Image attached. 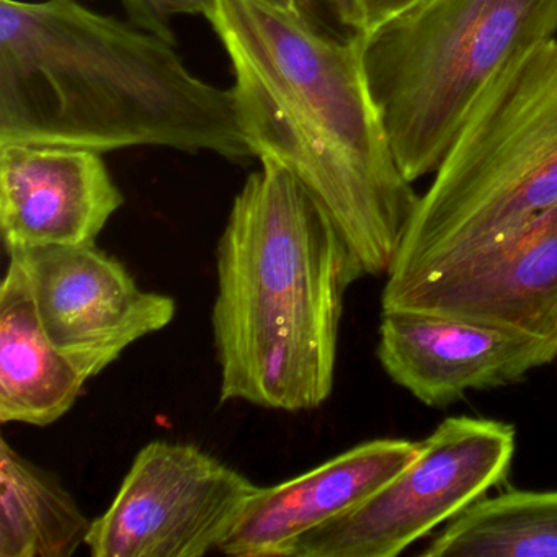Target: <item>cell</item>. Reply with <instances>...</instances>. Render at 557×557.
Returning a JSON list of instances; mask_svg holds the SVG:
<instances>
[{
    "mask_svg": "<svg viewBox=\"0 0 557 557\" xmlns=\"http://www.w3.org/2000/svg\"><path fill=\"white\" fill-rule=\"evenodd\" d=\"M207 21L253 158L299 182L364 275H387L419 197L371 99L361 35L338 37L265 0H218Z\"/></svg>",
    "mask_w": 557,
    "mask_h": 557,
    "instance_id": "obj_1",
    "label": "cell"
},
{
    "mask_svg": "<svg viewBox=\"0 0 557 557\" xmlns=\"http://www.w3.org/2000/svg\"><path fill=\"white\" fill-rule=\"evenodd\" d=\"M135 148L253 158L233 92L175 40L77 0H0V146Z\"/></svg>",
    "mask_w": 557,
    "mask_h": 557,
    "instance_id": "obj_2",
    "label": "cell"
},
{
    "mask_svg": "<svg viewBox=\"0 0 557 557\" xmlns=\"http://www.w3.org/2000/svg\"><path fill=\"white\" fill-rule=\"evenodd\" d=\"M361 276L308 191L286 169L260 161L216 250L211 325L221 403L299 412L329 400L345 293Z\"/></svg>",
    "mask_w": 557,
    "mask_h": 557,
    "instance_id": "obj_3",
    "label": "cell"
},
{
    "mask_svg": "<svg viewBox=\"0 0 557 557\" xmlns=\"http://www.w3.org/2000/svg\"><path fill=\"white\" fill-rule=\"evenodd\" d=\"M557 205V40L511 64L479 100L419 197L387 288L485 252Z\"/></svg>",
    "mask_w": 557,
    "mask_h": 557,
    "instance_id": "obj_4",
    "label": "cell"
},
{
    "mask_svg": "<svg viewBox=\"0 0 557 557\" xmlns=\"http://www.w3.org/2000/svg\"><path fill=\"white\" fill-rule=\"evenodd\" d=\"M557 34V0H419L361 35L371 99L407 182L432 175L492 84Z\"/></svg>",
    "mask_w": 557,
    "mask_h": 557,
    "instance_id": "obj_5",
    "label": "cell"
},
{
    "mask_svg": "<svg viewBox=\"0 0 557 557\" xmlns=\"http://www.w3.org/2000/svg\"><path fill=\"white\" fill-rule=\"evenodd\" d=\"M517 430L500 420L449 417L419 456L376 494L309 531L288 557H394L504 482Z\"/></svg>",
    "mask_w": 557,
    "mask_h": 557,
    "instance_id": "obj_6",
    "label": "cell"
},
{
    "mask_svg": "<svg viewBox=\"0 0 557 557\" xmlns=\"http://www.w3.org/2000/svg\"><path fill=\"white\" fill-rule=\"evenodd\" d=\"M259 488L191 443L156 440L139 449L86 546L94 557L207 556Z\"/></svg>",
    "mask_w": 557,
    "mask_h": 557,
    "instance_id": "obj_7",
    "label": "cell"
},
{
    "mask_svg": "<svg viewBox=\"0 0 557 557\" xmlns=\"http://www.w3.org/2000/svg\"><path fill=\"white\" fill-rule=\"evenodd\" d=\"M27 278L54 347L90 380L126 348L174 321L171 296L145 292L126 267L94 246L8 250Z\"/></svg>",
    "mask_w": 557,
    "mask_h": 557,
    "instance_id": "obj_8",
    "label": "cell"
},
{
    "mask_svg": "<svg viewBox=\"0 0 557 557\" xmlns=\"http://www.w3.org/2000/svg\"><path fill=\"white\" fill-rule=\"evenodd\" d=\"M381 305L523 332L557 355V205L485 252L430 278L384 286Z\"/></svg>",
    "mask_w": 557,
    "mask_h": 557,
    "instance_id": "obj_9",
    "label": "cell"
},
{
    "mask_svg": "<svg viewBox=\"0 0 557 557\" xmlns=\"http://www.w3.org/2000/svg\"><path fill=\"white\" fill-rule=\"evenodd\" d=\"M377 358L387 376L430 407L518 383L557 360L544 342L487 322L413 309L383 311Z\"/></svg>",
    "mask_w": 557,
    "mask_h": 557,
    "instance_id": "obj_10",
    "label": "cell"
},
{
    "mask_svg": "<svg viewBox=\"0 0 557 557\" xmlns=\"http://www.w3.org/2000/svg\"><path fill=\"white\" fill-rule=\"evenodd\" d=\"M125 203L102 152L0 146V231L5 250L94 246Z\"/></svg>",
    "mask_w": 557,
    "mask_h": 557,
    "instance_id": "obj_11",
    "label": "cell"
},
{
    "mask_svg": "<svg viewBox=\"0 0 557 557\" xmlns=\"http://www.w3.org/2000/svg\"><path fill=\"white\" fill-rule=\"evenodd\" d=\"M422 442L361 443L305 474L260 487L218 553L288 557L302 536L376 494L419 456Z\"/></svg>",
    "mask_w": 557,
    "mask_h": 557,
    "instance_id": "obj_12",
    "label": "cell"
},
{
    "mask_svg": "<svg viewBox=\"0 0 557 557\" xmlns=\"http://www.w3.org/2000/svg\"><path fill=\"white\" fill-rule=\"evenodd\" d=\"M87 381L48 337L24 272L9 260L0 289V420L51 425L73 409Z\"/></svg>",
    "mask_w": 557,
    "mask_h": 557,
    "instance_id": "obj_13",
    "label": "cell"
},
{
    "mask_svg": "<svg viewBox=\"0 0 557 557\" xmlns=\"http://www.w3.org/2000/svg\"><path fill=\"white\" fill-rule=\"evenodd\" d=\"M94 521L63 482L0 442V557H71Z\"/></svg>",
    "mask_w": 557,
    "mask_h": 557,
    "instance_id": "obj_14",
    "label": "cell"
},
{
    "mask_svg": "<svg viewBox=\"0 0 557 557\" xmlns=\"http://www.w3.org/2000/svg\"><path fill=\"white\" fill-rule=\"evenodd\" d=\"M425 557H557V491L479 498L429 544Z\"/></svg>",
    "mask_w": 557,
    "mask_h": 557,
    "instance_id": "obj_15",
    "label": "cell"
},
{
    "mask_svg": "<svg viewBox=\"0 0 557 557\" xmlns=\"http://www.w3.org/2000/svg\"><path fill=\"white\" fill-rule=\"evenodd\" d=\"M269 4L293 12L322 30L338 37L363 35L360 12L355 0H265Z\"/></svg>",
    "mask_w": 557,
    "mask_h": 557,
    "instance_id": "obj_16",
    "label": "cell"
},
{
    "mask_svg": "<svg viewBox=\"0 0 557 557\" xmlns=\"http://www.w3.org/2000/svg\"><path fill=\"white\" fill-rule=\"evenodd\" d=\"M218 0H132L128 9L129 21L139 27L156 32L174 40L169 21L178 15H201L208 18L213 14Z\"/></svg>",
    "mask_w": 557,
    "mask_h": 557,
    "instance_id": "obj_17",
    "label": "cell"
},
{
    "mask_svg": "<svg viewBox=\"0 0 557 557\" xmlns=\"http://www.w3.org/2000/svg\"><path fill=\"white\" fill-rule=\"evenodd\" d=\"M417 2L419 0H355L363 24V34L373 30L387 18L406 11Z\"/></svg>",
    "mask_w": 557,
    "mask_h": 557,
    "instance_id": "obj_18",
    "label": "cell"
},
{
    "mask_svg": "<svg viewBox=\"0 0 557 557\" xmlns=\"http://www.w3.org/2000/svg\"><path fill=\"white\" fill-rule=\"evenodd\" d=\"M122 4H123V8H125L126 11H128L129 5H132V0H122Z\"/></svg>",
    "mask_w": 557,
    "mask_h": 557,
    "instance_id": "obj_19",
    "label": "cell"
}]
</instances>
